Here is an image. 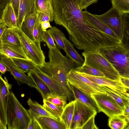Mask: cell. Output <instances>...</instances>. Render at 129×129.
<instances>
[{
	"label": "cell",
	"mask_w": 129,
	"mask_h": 129,
	"mask_svg": "<svg viewBox=\"0 0 129 129\" xmlns=\"http://www.w3.org/2000/svg\"><path fill=\"white\" fill-rule=\"evenodd\" d=\"M53 20L63 27L74 44L84 45L96 40L102 31L90 21L79 7L78 0H52Z\"/></svg>",
	"instance_id": "1"
},
{
	"label": "cell",
	"mask_w": 129,
	"mask_h": 129,
	"mask_svg": "<svg viewBox=\"0 0 129 129\" xmlns=\"http://www.w3.org/2000/svg\"><path fill=\"white\" fill-rule=\"evenodd\" d=\"M93 15L112 30L123 44L129 47V13H121L112 7L102 14Z\"/></svg>",
	"instance_id": "2"
},
{
	"label": "cell",
	"mask_w": 129,
	"mask_h": 129,
	"mask_svg": "<svg viewBox=\"0 0 129 129\" xmlns=\"http://www.w3.org/2000/svg\"><path fill=\"white\" fill-rule=\"evenodd\" d=\"M121 77L129 78V48L121 42L101 48L99 51Z\"/></svg>",
	"instance_id": "3"
},
{
	"label": "cell",
	"mask_w": 129,
	"mask_h": 129,
	"mask_svg": "<svg viewBox=\"0 0 129 129\" xmlns=\"http://www.w3.org/2000/svg\"><path fill=\"white\" fill-rule=\"evenodd\" d=\"M8 129H27L30 120L29 114L11 91L7 109Z\"/></svg>",
	"instance_id": "4"
},
{
	"label": "cell",
	"mask_w": 129,
	"mask_h": 129,
	"mask_svg": "<svg viewBox=\"0 0 129 129\" xmlns=\"http://www.w3.org/2000/svg\"><path fill=\"white\" fill-rule=\"evenodd\" d=\"M49 61L37 67L43 72L51 77L58 75H67L69 71L76 67L67 56H64L56 47L49 48Z\"/></svg>",
	"instance_id": "5"
},
{
	"label": "cell",
	"mask_w": 129,
	"mask_h": 129,
	"mask_svg": "<svg viewBox=\"0 0 129 129\" xmlns=\"http://www.w3.org/2000/svg\"><path fill=\"white\" fill-rule=\"evenodd\" d=\"M82 54L84 58V63L99 70L107 78L115 81L121 80L117 71L99 51L84 52Z\"/></svg>",
	"instance_id": "6"
},
{
	"label": "cell",
	"mask_w": 129,
	"mask_h": 129,
	"mask_svg": "<svg viewBox=\"0 0 129 129\" xmlns=\"http://www.w3.org/2000/svg\"><path fill=\"white\" fill-rule=\"evenodd\" d=\"M14 29L25 54L30 60L38 67L43 66L45 62V57L41 48V42L29 38L21 28L17 27Z\"/></svg>",
	"instance_id": "7"
},
{
	"label": "cell",
	"mask_w": 129,
	"mask_h": 129,
	"mask_svg": "<svg viewBox=\"0 0 129 129\" xmlns=\"http://www.w3.org/2000/svg\"><path fill=\"white\" fill-rule=\"evenodd\" d=\"M75 69L70 70L67 74V79L70 83L91 96L98 93L105 92L100 85L82 75Z\"/></svg>",
	"instance_id": "8"
},
{
	"label": "cell",
	"mask_w": 129,
	"mask_h": 129,
	"mask_svg": "<svg viewBox=\"0 0 129 129\" xmlns=\"http://www.w3.org/2000/svg\"><path fill=\"white\" fill-rule=\"evenodd\" d=\"M91 96L100 111L104 113L109 117L116 115H124L123 109L106 92L94 94Z\"/></svg>",
	"instance_id": "9"
},
{
	"label": "cell",
	"mask_w": 129,
	"mask_h": 129,
	"mask_svg": "<svg viewBox=\"0 0 129 129\" xmlns=\"http://www.w3.org/2000/svg\"><path fill=\"white\" fill-rule=\"evenodd\" d=\"M75 100L74 115L70 129H82L86 122L97 112L94 109Z\"/></svg>",
	"instance_id": "10"
},
{
	"label": "cell",
	"mask_w": 129,
	"mask_h": 129,
	"mask_svg": "<svg viewBox=\"0 0 129 129\" xmlns=\"http://www.w3.org/2000/svg\"><path fill=\"white\" fill-rule=\"evenodd\" d=\"M0 61L9 69L10 72L18 83L25 84L29 86L37 89V87L31 78L21 71L11 58L0 54Z\"/></svg>",
	"instance_id": "11"
},
{
	"label": "cell",
	"mask_w": 129,
	"mask_h": 129,
	"mask_svg": "<svg viewBox=\"0 0 129 129\" xmlns=\"http://www.w3.org/2000/svg\"><path fill=\"white\" fill-rule=\"evenodd\" d=\"M12 84L0 75V119L7 127V109Z\"/></svg>",
	"instance_id": "12"
},
{
	"label": "cell",
	"mask_w": 129,
	"mask_h": 129,
	"mask_svg": "<svg viewBox=\"0 0 129 129\" xmlns=\"http://www.w3.org/2000/svg\"><path fill=\"white\" fill-rule=\"evenodd\" d=\"M78 72L90 81L99 85L106 86L124 92H127L129 90V89L123 84L121 80H113L105 77L93 76Z\"/></svg>",
	"instance_id": "13"
},
{
	"label": "cell",
	"mask_w": 129,
	"mask_h": 129,
	"mask_svg": "<svg viewBox=\"0 0 129 129\" xmlns=\"http://www.w3.org/2000/svg\"><path fill=\"white\" fill-rule=\"evenodd\" d=\"M70 84L75 99L94 109L97 113L100 112L94 100L91 96L83 92L74 85Z\"/></svg>",
	"instance_id": "14"
},
{
	"label": "cell",
	"mask_w": 129,
	"mask_h": 129,
	"mask_svg": "<svg viewBox=\"0 0 129 129\" xmlns=\"http://www.w3.org/2000/svg\"><path fill=\"white\" fill-rule=\"evenodd\" d=\"M35 0H20L19 14L17 20V27L21 28L26 16L36 12Z\"/></svg>",
	"instance_id": "15"
},
{
	"label": "cell",
	"mask_w": 129,
	"mask_h": 129,
	"mask_svg": "<svg viewBox=\"0 0 129 129\" xmlns=\"http://www.w3.org/2000/svg\"><path fill=\"white\" fill-rule=\"evenodd\" d=\"M0 42L17 49H23L19 39L13 29L7 27L2 36Z\"/></svg>",
	"instance_id": "16"
},
{
	"label": "cell",
	"mask_w": 129,
	"mask_h": 129,
	"mask_svg": "<svg viewBox=\"0 0 129 129\" xmlns=\"http://www.w3.org/2000/svg\"><path fill=\"white\" fill-rule=\"evenodd\" d=\"M100 86L102 89L114 100L123 109L126 105L129 104L128 93L121 91L106 86Z\"/></svg>",
	"instance_id": "17"
},
{
	"label": "cell",
	"mask_w": 129,
	"mask_h": 129,
	"mask_svg": "<svg viewBox=\"0 0 129 129\" xmlns=\"http://www.w3.org/2000/svg\"><path fill=\"white\" fill-rule=\"evenodd\" d=\"M66 56L75 65L76 68L81 66L84 60L82 56L75 49L73 44L65 37L63 39Z\"/></svg>",
	"instance_id": "18"
},
{
	"label": "cell",
	"mask_w": 129,
	"mask_h": 129,
	"mask_svg": "<svg viewBox=\"0 0 129 129\" xmlns=\"http://www.w3.org/2000/svg\"><path fill=\"white\" fill-rule=\"evenodd\" d=\"M35 11L38 13L46 15L50 22L53 20V9L52 0H35Z\"/></svg>",
	"instance_id": "19"
},
{
	"label": "cell",
	"mask_w": 129,
	"mask_h": 129,
	"mask_svg": "<svg viewBox=\"0 0 129 129\" xmlns=\"http://www.w3.org/2000/svg\"><path fill=\"white\" fill-rule=\"evenodd\" d=\"M35 118L41 129H66L64 123L60 120L45 116Z\"/></svg>",
	"instance_id": "20"
},
{
	"label": "cell",
	"mask_w": 129,
	"mask_h": 129,
	"mask_svg": "<svg viewBox=\"0 0 129 129\" xmlns=\"http://www.w3.org/2000/svg\"><path fill=\"white\" fill-rule=\"evenodd\" d=\"M0 54L10 58H20L30 61L23 49H17L1 42Z\"/></svg>",
	"instance_id": "21"
},
{
	"label": "cell",
	"mask_w": 129,
	"mask_h": 129,
	"mask_svg": "<svg viewBox=\"0 0 129 129\" xmlns=\"http://www.w3.org/2000/svg\"><path fill=\"white\" fill-rule=\"evenodd\" d=\"M38 15L36 12L26 15L22 23L21 28L23 32L26 36L33 40H34L33 32Z\"/></svg>",
	"instance_id": "22"
},
{
	"label": "cell",
	"mask_w": 129,
	"mask_h": 129,
	"mask_svg": "<svg viewBox=\"0 0 129 129\" xmlns=\"http://www.w3.org/2000/svg\"><path fill=\"white\" fill-rule=\"evenodd\" d=\"M1 19L8 28L14 29L17 27V19L11 4H7L4 9Z\"/></svg>",
	"instance_id": "23"
},
{
	"label": "cell",
	"mask_w": 129,
	"mask_h": 129,
	"mask_svg": "<svg viewBox=\"0 0 129 129\" xmlns=\"http://www.w3.org/2000/svg\"><path fill=\"white\" fill-rule=\"evenodd\" d=\"M32 70L45 82L53 92L59 95H64L56 82L42 71L37 66Z\"/></svg>",
	"instance_id": "24"
},
{
	"label": "cell",
	"mask_w": 129,
	"mask_h": 129,
	"mask_svg": "<svg viewBox=\"0 0 129 129\" xmlns=\"http://www.w3.org/2000/svg\"><path fill=\"white\" fill-rule=\"evenodd\" d=\"M27 103L29 107L28 110L29 114L33 115L35 118L45 116L56 119L45 109L42 105L36 101L32 100L30 98L28 99Z\"/></svg>",
	"instance_id": "25"
},
{
	"label": "cell",
	"mask_w": 129,
	"mask_h": 129,
	"mask_svg": "<svg viewBox=\"0 0 129 129\" xmlns=\"http://www.w3.org/2000/svg\"><path fill=\"white\" fill-rule=\"evenodd\" d=\"M75 100L66 104L63 109L60 120L65 124L66 129H70L74 115Z\"/></svg>",
	"instance_id": "26"
},
{
	"label": "cell",
	"mask_w": 129,
	"mask_h": 129,
	"mask_svg": "<svg viewBox=\"0 0 129 129\" xmlns=\"http://www.w3.org/2000/svg\"><path fill=\"white\" fill-rule=\"evenodd\" d=\"M27 74L35 83L37 89L41 93L43 99H45L47 94L53 92L45 82L33 70L29 71Z\"/></svg>",
	"instance_id": "27"
},
{
	"label": "cell",
	"mask_w": 129,
	"mask_h": 129,
	"mask_svg": "<svg viewBox=\"0 0 129 129\" xmlns=\"http://www.w3.org/2000/svg\"><path fill=\"white\" fill-rule=\"evenodd\" d=\"M83 12L89 20L99 29L108 34L120 40L117 36L112 30L95 17L93 14H91L86 10Z\"/></svg>",
	"instance_id": "28"
},
{
	"label": "cell",
	"mask_w": 129,
	"mask_h": 129,
	"mask_svg": "<svg viewBox=\"0 0 129 129\" xmlns=\"http://www.w3.org/2000/svg\"><path fill=\"white\" fill-rule=\"evenodd\" d=\"M128 123L123 115H118L109 117L108 124L112 129H123L127 128Z\"/></svg>",
	"instance_id": "29"
},
{
	"label": "cell",
	"mask_w": 129,
	"mask_h": 129,
	"mask_svg": "<svg viewBox=\"0 0 129 129\" xmlns=\"http://www.w3.org/2000/svg\"><path fill=\"white\" fill-rule=\"evenodd\" d=\"M55 41L58 48L62 49L64 51L66 48L63 39L65 37L64 34L61 30L55 26L52 27L48 30Z\"/></svg>",
	"instance_id": "30"
},
{
	"label": "cell",
	"mask_w": 129,
	"mask_h": 129,
	"mask_svg": "<svg viewBox=\"0 0 129 129\" xmlns=\"http://www.w3.org/2000/svg\"><path fill=\"white\" fill-rule=\"evenodd\" d=\"M12 60L18 68L22 72L28 73L29 71L33 70L36 65L32 61L24 59L11 58Z\"/></svg>",
	"instance_id": "31"
},
{
	"label": "cell",
	"mask_w": 129,
	"mask_h": 129,
	"mask_svg": "<svg viewBox=\"0 0 129 129\" xmlns=\"http://www.w3.org/2000/svg\"><path fill=\"white\" fill-rule=\"evenodd\" d=\"M45 99L47 101L63 109L67 104V97L52 92L46 96Z\"/></svg>",
	"instance_id": "32"
},
{
	"label": "cell",
	"mask_w": 129,
	"mask_h": 129,
	"mask_svg": "<svg viewBox=\"0 0 129 129\" xmlns=\"http://www.w3.org/2000/svg\"><path fill=\"white\" fill-rule=\"evenodd\" d=\"M43 102L42 106L45 109L56 119L60 120V117L63 109L47 101L45 99H43Z\"/></svg>",
	"instance_id": "33"
},
{
	"label": "cell",
	"mask_w": 129,
	"mask_h": 129,
	"mask_svg": "<svg viewBox=\"0 0 129 129\" xmlns=\"http://www.w3.org/2000/svg\"><path fill=\"white\" fill-rule=\"evenodd\" d=\"M75 69L79 73L93 76L105 77L103 74L99 70L84 63L81 66Z\"/></svg>",
	"instance_id": "34"
},
{
	"label": "cell",
	"mask_w": 129,
	"mask_h": 129,
	"mask_svg": "<svg viewBox=\"0 0 129 129\" xmlns=\"http://www.w3.org/2000/svg\"><path fill=\"white\" fill-rule=\"evenodd\" d=\"M113 7L121 13H129V0H111Z\"/></svg>",
	"instance_id": "35"
},
{
	"label": "cell",
	"mask_w": 129,
	"mask_h": 129,
	"mask_svg": "<svg viewBox=\"0 0 129 129\" xmlns=\"http://www.w3.org/2000/svg\"><path fill=\"white\" fill-rule=\"evenodd\" d=\"M41 22V20L38 17V15L37 20L33 32V35L34 40L40 42L42 41L41 37L43 32Z\"/></svg>",
	"instance_id": "36"
},
{
	"label": "cell",
	"mask_w": 129,
	"mask_h": 129,
	"mask_svg": "<svg viewBox=\"0 0 129 129\" xmlns=\"http://www.w3.org/2000/svg\"><path fill=\"white\" fill-rule=\"evenodd\" d=\"M42 41L45 42L49 48H55L56 47L52 36L47 30L43 31L41 37Z\"/></svg>",
	"instance_id": "37"
},
{
	"label": "cell",
	"mask_w": 129,
	"mask_h": 129,
	"mask_svg": "<svg viewBox=\"0 0 129 129\" xmlns=\"http://www.w3.org/2000/svg\"><path fill=\"white\" fill-rule=\"evenodd\" d=\"M30 120L27 129H41L38 122L32 115L30 114Z\"/></svg>",
	"instance_id": "38"
},
{
	"label": "cell",
	"mask_w": 129,
	"mask_h": 129,
	"mask_svg": "<svg viewBox=\"0 0 129 129\" xmlns=\"http://www.w3.org/2000/svg\"><path fill=\"white\" fill-rule=\"evenodd\" d=\"M99 0H78L79 5L80 9H86L90 5L96 3Z\"/></svg>",
	"instance_id": "39"
},
{
	"label": "cell",
	"mask_w": 129,
	"mask_h": 129,
	"mask_svg": "<svg viewBox=\"0 0 129 129\" xmlns=\"http://www.w3.org/2000/svg\"><path fill=\"white\" fill-rule=\"evenodd\" d=\"M95 116H93L89 119L83 125L82 129H98V128L95 124L94 118Z\"/></svg>",
	"instance_id": "40"
},
{
	"label": "cell",
	"mask_w": 129,
	"mask_h": 129,
	"mask_svg": "<svg viewBox=\"0 0 129 129\" xmlns=\"http://www.w3.org/2000/svg\"><path fill=\"white\" fill-rule=\"evenodd\" d=\"M20 1V0H11L10 3L14 12L17 20L19 14Z\"/></svg>",
	"instance_id": "41"
},
{
	"label": "cell",
	"mask_w": 129,
	"mask_h": 129,
	"mask_svg": "<svg viewBox=\"0 0 129 129\" xmlns=\"http://www.w3.org/2000/svg\"><path fill=\"white\" fill-rule=\"evenodd\" d=\"M11 0H0V19H1L3 11L6 5Z\"/></svg>",
	"instance_id": "42"
},
{
	"label": "cell",
	"mask_w": 129,
	"mask_h": 129,
	"mask_svg": "<svg viewBox=\"0 0 129 129\" xmlns=\"http://www.w3.org/2000/svg\"><path fill=\"white\" fill-rule=\"evenodd\" d=\"M41 24L43 31H45L47 29L52 27L49 21L42 22H41Z\"/></svg>",
	"instance_id": "43"
},
{
	"label": "cell",
	"mask_w": 129,
	"mask_h": 129,
	"mask_svg": "<svg viewBox=\"0 0 129 129\" xmlns=\"http://www.w3.org/2000/svg\"><path fill=\"white\" fill-rule=\"evenodd\" d=\"M124 116L127 120L129 122V104L126 105L124 107Z\"/></svg>",
	"instance_id": "44"
},
{
	"label": "cell",
	"mask_w": 129,
	"mask_h": 129,
	"mask_svg": "<svg viewBox=\"0 0 129 129\" xmlns=\"http://www.w3.org/2000/svg\"><path fill=\"white\" fill-rule=\"evenodd\" d=\"M121 81L123 84L127 88L129 89V78L120 77Z\"/></svg>",
	"instance_id": "45"
},
{
	"label": "cell",
	"mask_w": 129,
	"mask_h": 129,
	"mask_svg": "<svg viewBox=\"0 0 129 129\" xmlns=\"http://www.w3.org/2000/svg\"><path fill=\"white\" fill-rule=\"evenodd\" d=\"M7 71L10 72L9 69L0 61V72L2 74H4Z\"/></svg>",
	"instance_id": "46"
},
{
	"label": "cell",
	"mask_w": 129,
	"mask_h": 129,
	"mask_svg": "<svg viewBox=\"0 0 129 129\" xmlns=\"http://www.w3.org/2000/svg\"><path fill=\"white\" fill-rule=\"evenodd\" d=\"M7 28V26L4 23L0 26V39L4 32Z\"/></svg>",
	"instance_id": "47"
},
{
	"label": "cell",
	"mask_w": 129,
	"mask_h": 129,
	"mask_svg": "<svg viewBox=\"0 0 129 129\" xmlns=\"http://www.w3.org/2000/svg\"><path fill=\"white\" fill-rule=\"evenodd\" d=\"M7 128V127L4 125L0 119V129H6Z\"/></svg>",
	"instance_id": "48"
},
{
	"label": "cell",
	"mask_w": 129,
	"mask_h": 129,
	"mask_svg": "<svg viewBox=\"0 0 129 129\" xmlns=\"http://www.w3.org/2000/svg\"><path fill=\"white\" fill-rule=\"evenodd\" d=\"M3 23V22L1 19H0V26Z\"/></svg>",
	"instance_id": "49"
}]
</instances>
